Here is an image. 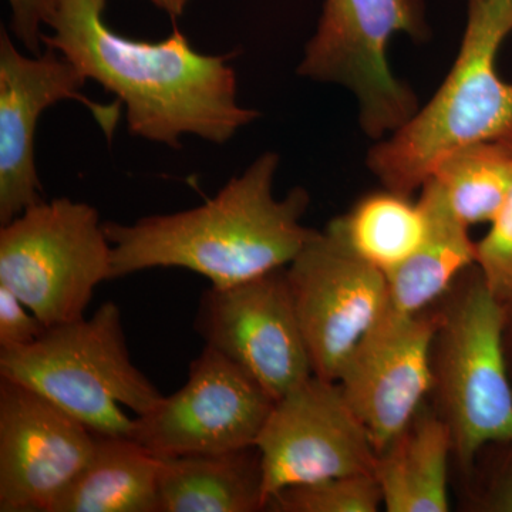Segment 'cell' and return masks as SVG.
<instances>
[{"label":"cell","instance_id":"cell-1","mask_svg":"<svg viewBox=\"0 0 512 512\" xmlns=\"http://www.w3.org/2000/svg\"><path fill=\"white\" fill-rule=\"evenodd\" d=\"M106 6L56 0L43 45L119 99L134 137L178 148L181 138L194 136L222 146L258 119V111L239 104L227 56L198 52L178 28L160 42L128 39L107 25Z\"/></svg>","mask_w":512,"mask_h":512},{"label":"cell","instance_id":"cell-2","mask_svg":"<svg viewBox=\"0 0 512 512\" xmlns=\"http://www.w3.org/2000/svg\"><path fill=\"white\" fill-rule=\"evenodd\" d=\"M278 154L268 151L200 207L133 224L104 222L113 249L111 279L153 268L197 272L228 288L286 268L315 234L303 227L309 195H274Z\"/></svg>","mask_w":512,"mask_h":512},{"label":"cell","instance_id":"cell-3","mask_svg":"<svg viewBox=\"0 0 512 512\" xmlns=\"http://www.w3.org/2000/svg\"><path fill=\"white\" fill-rule=\"evenodd\" d=\"M511 33L512 0H468L460 52L439 92L370 150L367 165L386 190L410 197L448 154L481 141L512 143V82L497 69Z\"/></svg>","mask_w":512,"mask_h":512},{"label":"cell","instance_id":"cell-4","mask_svg":"<svg viewBox=\"0 0 512 512\" xmlns=\"http://www.w3.org/2000/svg\"><path fill=\"white\" fill-rule=\"evenodd\" d=\"M0 377L42 394L99 436L131 437L134 419L164 399L131 362L119 306L46 330L28 346L0 349Z\"/></svg>","mask_w":512,"mask_h":512},{"label":"cell","instance_id":"cell-5","mask_svg":"<svg viewBox=\"0 0 512 512\" xmlns=\"http://www.w3.org/2000/svg\"><path fill=\"white\" fill-rule=\"evenodd\" d=\"M111 275L104 222L86 202L42 200L0 228V285L46 328L84 318L94 289Z\"/></svg>","mask_w":512,"mask_h":512},{"label":"cell","instance_id":"cell-6","mask_svg":"<svg viewBox=\"0 0 512 512\" xmlns=\"http://www.w3.org/2000/svg\"><path fill=\"white\" fill-rule=\"evenodd\" d=\"M400 32L416 40L429 37L423 0H325L298 67L303 77L352 90L363 131L375 140L419 111L416 94L387 63L389 40Z\"/></svg>","mask_w":512,"mask_h":512},{"label":"cell","instance_id":"cell-7","mask_svg":"<svg viewBox=\"0 0 512 512\" xmlns=\"http://www.w3.org/2000/svg\"><path fill=\"white\" fill-rule=\"evenodd\" d=\"M507 309L478 281L444 316L440 386L461 463L488 443L512 441V389L503 335Z\"/></svg>","mask_w":512,"mask_h":512},{"label":"cell","instance_id":"cell-8","mask_svg":"<svg viewBox=\"0 0 512 512\" xmlns=\"http://www.w3.org/2000/svg\"><path fill=\"white\" fill-rule=\"evenodd\" d=\"M255 446L265 508L286 488L375 474L377 453L338 382L311 376L276 400Z\"/></svg>","mask_w":512,"mask_h":512},{"label":"cell","instance_id":"cell-9","mask_svg":"<svg viewBox=\"0 0 512 512\" xmlns=\"http://www.w3.org/2000/svg\"><path fill=\"white\" fill-rule=\"evenodd\" d=\"M275 402L234 360L207 345L180 390L134 417L131 439L158 458L255 446Z\"/></svg>","mask_w":512,"mask_h":512},{"label":"cell","instance_id":"cell-10","mask_svg":"<svg viewBox=\"0 0 512 512\" xmlns=\"http://www.w3.org/2000/svg\"><path fill=\"white\" fill-rule=\"evenodd\" d=\"M195 329L272 399L313 376L286 268L228 288L211 286L202 293Z\"/></svg>","mask_w":512,"mask_h":512},{"label":"cell","instance_id":"cell-11","mask_svg":"<svg viewBox=\"0 0 512 512\" xmlns=\"http://www.w3.org/2000/svg\"><path fill=\"white\" fill-rule=\"evenodd\" d=\"M313 375L338 382L349 356L387 308L383 272L315 231L286 266Z\"/></svg>","mask_w":512,"mask_h":512},{"label":"cell","instance_id":"cell-12","mask_svg":"<svg viewBox=\"0 0 512 512\" xmlns=\"http://www.w3.org/2000/svg\"><path fill=\"white\" fill-rule=\"evenodd\" d=\"M86 77L66 57L46 47L26 56L0 32V225L43 200L35 138L40 116L63 100L86 104L107 137L119 123V107L93 103L82 94Z\"/></svg>","mask_w":512,"mask_h":512},{"label":"cell","instance_id":"cell-13","mask_svg":"<svg viewBox=\"0 0 512 512\" xmlns=\"http://www.w3.org/2000/svg\"><path fill=\"white\" fill-rule=\"evenodd\" d=\"M97 434L45 396L0 377V512H50Z\"/></svg>","mask_w":512,"mask_h":512},{"label":"cell","instance_id":"cell-14","mask_svg":"<svg viewBox=\"0 0 512 512\" xmlns=\"http://www.w3.org/2000/svg\"><path fill=\"white\" fill-rule=\"evenodd\" d=\"M439 325L423 313L384 311L340 372V389L377 454L419 414L434 382L431 348Z\"/></svg>","mask_w":512,"mask_h":512},{"label":"cell","instance_id":"cell-15","mask_svg":"<svg viewBox=\"0 0 512 512\" xmlns=\"http://www.w3.org/2000/svg\"><path fill=\"white\" fill-rule=\"evenodd\" d=\"M427 231L419 248L386 275V311L413 316L440 298L468 266L476 264V244L458 220L436 181L421 187Z\"/></svg>","mask_w":512,"mask_h":512},{"label":"cell","instance_id":"cell-16","mask_svg":"<svg viewBox=\"0 0 512 512\" xmlns=\"http://www.w3.org/2000/svg\"><path fill=\"white\" fill-rule=\"evenodd\" d=\"M158 512L264 510L258 447L215 454L160 458Z\"/></svg>","mask_w":512,"mask_h":512},{"label":"cell","instance_id":"cell-17","mask_svg":"<svg viewBox=\"0 0 512 512\" xmlns=\"http://www.w3.org/2000/svg\"><path fill=\"white\" fill-rule=\"evenodd\" d=\"M453 434L447 421L417 414L410 426L377 454L375 477L389 512H446L448 454Z\"/></svg>","mask_w":512,"mask_h":512},{"label":"cell","instance_id":"cell-18","mask_svg":"<svg viewBox=\"0 0 512 512\" xmlns=\"http://www.w3.org/2000/svg\"><path fill=\"white\" fill-rule=\"evenodd\" d=\"M160 458L131 437L99 436L89 463L50 512H158Z\"/></svg>","mask_w":512,"mask_h":512},{"label":"cell","instance_id":"cell-19","mask_svg":"<svg viewBox=\"0 0 512 512\" xmlns=\"http://www.w3.org/2000/svg\"><path fill=\"white\" fill-rule=\"evenodd\" d=\"M426 231L420 202L414 204L406 195L386 190L360 198L325 232L360 261L387 275L419 248Z\"/></svg>","mask_w":512,"mask_h":512},{"label":"cell","instance_id":"cell-20","mask_svg":"<svg viewBox=\"0 0 512 512\" xmlns=\"http://www.w3.org/2000/svg\"><path fill=\"white\" fill-rule=\"evenodd\" d=\"M464 225L493 222L512 190V143L481 141L440 161L431 174Z\"/></svg>","mask_w":512,"mask_h":512},{"label":"cell","instance_id":"cell-21","mask_svg":"<svg viewBox=\"0 0 512 512\" xmlns=\"http://www.w3.org/2000/svg\"><path fill=\"white\" fill-rule=\"evenodd\" d=\"M382 493L375 474H352L286 488L266 510L279 512H376Z\"/></svg>","mask_w":512,"mask_h":512},{"label":"cell","instance_id":"cell-22","mask_svg":"<svg viewBox=\"0 0 512 512\" xmlns=\"http://www.w3.org/2000/svg\"><path fill=\"white\" fill-rule=\"evenodd\" d=\"M476 264L488 291L505 309L512 308V190L490 231L476 244Z\"/></svg>","mask_w":512,"mask_h":512},{"label":"cell","instance_id":"cell-23","mask_svg":"<svg viewBox=\"0 0 512 512\" xmlns=\"http://www.w3.org/2000/svg\"><path fill=\"white\" fill-rule=\"evenodd\" d=\"M47 329L15 293L0 285V349L28 346L42 338Z\"/></svg>","mask_w":512,"mask_h":512},{"label":"cell","instance_id":"cell-24","mask_svg":"<svg viewBox=\"0 0 512 512\" xmlns=\"http://www.w3.org/2000/svg\"><path fill=\"white\" fill-rule=\"evenodd\" d=\"M12 9V30L30 55H40L42 26L55 18L56 0H8Z\"/></svg>","mask_w":512,"mask_h":512},{"label":"cell","instance_id":"cell-25","mask_svg":"<svg viewBox=\"0 0 512 512\" xmlns=\"http://www.w3.org/2000/svg\"><path fill=\"white\" fill-rule=\"evenodd\" d=\"M150 2L153 3L154 6H157L158 9L167 13L168 16L175 19L183 15L191 0H150Z\"/></svg>","mask_w":512,"mask_h":512}]
</instances>
